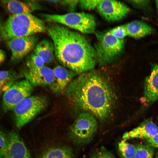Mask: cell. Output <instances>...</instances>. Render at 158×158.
Returning a JSON list of instances; mask_svg holds the SVG:
<instances>
[{"mask_svg":"<svg viewBox=\"0 0 158 158\" xmlns=\"http://www.w3.org/2000/svg\"><path fill=\"white\" fill-rule=\"evenodd\" d=\"M65 90L76 108L101 120L106 119L113 110L116 101L114 92L104 77L96 71L81 73Z\"/></svg>","mask_w":158,"mask_h":158,"instance_id":"cell-1","label":"cell"},{"mask_svg":"<svg viewBox=\"0 0 158 158\" xmlns=\"http://www.w3.org/2000/svg\"><path fill=\"white\" fill-rule=\"evenodd\" d=\"M53 23L47 26V31L53 41L59 62L77 74L94 68L97 63L96 53L88 39L65 26Z\"/></svg>","mask_w":158,"mask_h":158,"instance_id":"cell-2","label":"cell"},{"mask_svg":"<svg viewBox=\"0 0 158 158\" xmlns=\"http://www.w3.org/2000/svg\"><path fill=\"white\" fill-rule=\"evenodd\" d=\"M47 30L42 19L31 13L11 15L3 25L1 38L7 41L12 38L34 35Z\"/></svg>","mask_w":158,"mask_h":158,"instance_id":"cell-3","label":"cell"},{"mask_svg":"<svg viewBox=\"0 0 158 158\" xmlns=\"http://www.w3.org/2000/svg\"><path fill=\"white\" fill-rule=\"evenodd\" d=\"M41 15L42 17L47 21L59 23L83 33H93L96 28V21L94 16L83 12Z\"/></svg>","mask_w":158,"mask_h":158,"instance_id":"cell-4","label":"cell"},{"mask_svg":"<svg viewBox=\"0 0 158 158\" xmlns=\"http://www.w3.org/2000/svg\"><path fill=\"white\" fill-rule=\"evenodd\" d=\"M97 42L94 47L97 63L104 64L112 63L117 59L122 54L124 47L123 40H120L108 31L96 33Z\"/></svg>","mask_w":158,"mask_h":158,"instance_id":"cell-5","label":"cell"},{"mask_svg":"<svg viewBox=\"0 0 158 158\" xmlns=\"http://www.w3.org/2000/svg\"><path fill=\"white\" fill-rule=\"evenodd\" d=\"M47 105V98L42 96H30L22 100L12 110L16 127L19 129L22 127L44 109Z\"/></svg>","mask_w":158,"mask_h":158,"instance_id":"cell-6","label":"cell"},{"mask_svg":"<svg viewBox=\"0 0 158 158\" xmlns=\"http://www.w3.org/2000/svg\"><path fill=\"white\" fill-rule=\"evenodd\" d=\"M96 117L90 113L80 114L71 127L72 135L80 143H86L93 137L97 129Z\"/></svg>","mask_w":158,"mask_h":158,"instance_id":"cell-7","label":"cell"},{"mask_svg":"<svg viewBox=\"0 0 158 158\" xmlns=\"http://www.w3.org/2000/svg\"><path fill=\"white\" fill-rule=\"evenodd\" d=\"M34 86L27 80L16 81L3 95L2 107L5 112L13 109L22 100L30 96Z\"/></svg>","mask_w":158,"mask_h":158,"instance_id":"cell-8","label":"cell"},{"mask_svg":"<svg viewBox=\"0 0 158 158\" xmlns=\"http://www.w3.org/2000/svg\"><path fill=\"white\" fill-rule=\"evenodd\" d=\"M37 40L33 35L15 37L6 41L11 51V61L16 63L22 60L34 49Z\"/></svg>","mask_w":158,"mask_h":158,"instance_id":"cell-9","label":"cell"},{"mask_svg":"<svg viewBox=\"0 0 158 158\" xmlns=\"http://www.w3.org/2000/svg\"><path fill=\"white\" fill-rule=\"evenodd\" d=\"M97 8L100 15L105 19L112 22L121 20L129 11L126 5L115 0H101Z\"/></svg>","mask_w":158,"mask_h":158,"instance_id":"cell-10","label":"cell"},{"mask_svg":"<svg viewBox=\"0 0 158 158\" xmlns=\"http://www.w3.org/2000/svg\"><path fill=\"white\" fill-rule=\"evenodd\" d=\"M6 134L8 144L5 158H32L26 145L16 133L11 131Z\"/></svg>","mask_w":158,"mask_h":158,"instance_id":"cell-11","label":"cell"},{"mask_svg":"<svg viewBox=\"0 0 158 158\" xmlns=\"http://www.w3.org/2000/svg\"><path fill=\"white\" fill-rule=\"evenodd\" d=\"M24 75L34 86H50L54 82L55 76L53 69L44 66L37 69H28Z\"/></svg>","mask_w":158,"mask_h":158,"instance_id":"cell-12","label":"cell"},{"mask_svg":"<svg viewBox=\"0 0 158 158\" xmlns=\"http://www.w3.org/2000/svg\"><path fill=\"white\" fill-rule=\"evenodd\" d=\"M158 99V64L153 67L150 74L145 80L142 103L148 105Z\"/></svg>","mask_w":158,"mask_h":158,"instance_id":"cell-13","label":"cell"},{"mask_svg":"<svg viewBox=\"0 0 158 158\" xmlns=\"http://www.w3.org/2000/svg\"><path fill=\"white\" fill-rule=\"evenodd\" d=\"M53 69L55 79L50 86L51 89L56 93L64 91L77 73L60 65L56 66Z\"/></svg>","mask_w":158,"mask_h":158,"instance_id":"cell-14","label":"cell"},{"mask_svg":"<svg viewBox=\"0 0 158 158\" xmlns=\"http://www.w3.org/2000/svg\"><path fill=\"white\" fill-rule=\"evenodd\" d=\"M158 133V126L151 120L148 119L132 130L126 132L122 138L126 141L135 138L148 139Z\"/></svg>","mask_w":158,"mask_h":158,"instance_id":"cell-15","label":"cell"},{"mask_svg":"<svg viewBox=\"0 0 158 158\" xmlns=\"http://www.w3.org/2000/svg\"><path fill=\"white\" fill-rule=\"evenodd\" d=\"M1 3L11 15L31 13L40 7L39 3L35 1L3 0Z\"/></svg>","mask_w":158,"mask_h":158,"instance_id":"cell-16","label":"cell"},{"mask_svg":"<svg viewBox=\"0 0 158 158\" xmlns=\"http://www.w3.org/2000/svg\"><path fill=\"white\" fill-rule=\"evenodd\" d=\"M128 36L139 38L150 34L153 30L146 23L139 21H134L125 24Z\"/></svg>","mask_w":158,"mask_h":158,"instance_id":"cell-17","label":"cell"},{"mask_svg":"<svg viewBox=\"0 0 158 158\" xmlns=\"http://www.w3.org/2000/svg\"><path fill=\"white\" fill-rule=\"evenodd\" d=\"M54 48L53 44L47 40H43L36 45L34 54L41 57L45 63H51L54 59Z\"/></svg>","mask_w":158,"mask_h":158,"instance_id":"cell-18","label":"cell"},{"mask_svg":"<svg viewBox=\"0 0 158 158\" xmlns=\"http://www.w3.org/2000/svg\"><path fill=\"white\" fill-rule=\"evenodd\" d=\"M20 77V75L11 70L0 71V97Z\"/></svg>","mask_w":158,"mask_h":158,"instance_id":"cell-19","label":"cell"},{"mask_svg":"<svg viewBox=\"0 0 158 158\" xmlns=\"http://www.w3.org/2000/svg\"><path fill=\"white\" fill-rule=\"evenodd\" d=\"M38 158H73L71 150L65 146H56L44 151Z\"/></svg>","mask_w":158,"mask_h":158,"instance_id":"cell-20","label":"cell"},{"mask_svg":"<svg viewBox=\"0 0 158 158\" xmlns=\"http://www.w3.org/2000/svg\"><path fill=\"white\" fill-rule=\"evenodd\" d=\"M119 151L123 158H134L136 152V147L123 140L118 144Z\"/></svg>","mask_w":158,"mask_h":158,"instance_id":"cell-21","label":"cell"},{"mask_svg":"<svg viewBox=\"0 0 158 158\" xmlns=\"http://www.w3.org/2000/svg\"><path fill=\"white\" fill-rule=\"evenodd\" d=\"M154 153L153 147L149 145H139L136 147L134 158H152Z\"/></svg>","mask_w":158,"mask_h":158,"instance_id":"cell-22","label":"cell"},{"mask_svg":"<svg viewBox=\"0 0 158 158\" xmlns=\"http://www.w3.org/2000/svg\"><path fill=\"white\" fill-rule=\"evenodd\" d=\"M45 63L40 56L32 54L28 57L26 61V64L28 69L39 68L44 66Z\"/></svg>","mask_w":158,"mask_h":158,"instance_id":"cell-23","label":"cell"},{"mask_svg":"<svg viewBox=\"0 0 158 158\" xmlns=\"http://www.w3.org/2000/svg\"><path fill=\"white\" fill-rule=\"evenodd\" d=\"M108 32L115 37L120 40H123L128 36L124 25L115 27L109 30Z\"/></svg>","mask_w":158,"mask_h":158,"instance_id":"cell-24","label":"cell"},{"mask_svg":"<svg viewBox=\"0 0 158 158\" xmlns=\"http://www.w3.org/2000/svg\"><path fill=\"white\" fill-rule=\"evenodd\" d=\"M89 158H116L112 153L103 147L94 152Z\"/></svg>","mask_w":158,"mask_h":158,"instance_id":"cell-25","label":"cell"},{"mask_svg":"<svg viewBox=\"0 0 158 158\" xmlns=\"http://www.w3.org/2000/svg\"><path fill=\"white\" fill-rule=\"evenodd\" d=\"M101 0H83L79 1L80 8L85 10H92L97 7Z\"/></svg>","mask_w":158,"mask_h":158,"instance_id":"cell-26","label":"cell"},{"mask_svg":"<svg viewBox=\"0 0 158 158\" xmlns=\"http://www.w3.org/2000/svg\"><path fill=\"white\" fill-rule=\"evenodd\" d=\"M8 144L6 133L0 130V158H5Z\"/></svg>","mask_w":158,"mask_h":158,"instance_id":"cell-27","label":"cell"},{"mask_svg":"<svg viewBox=\"0 0 158 158\" xmlns=\"http://www.w3.org/2000/svg\"><path fill=\"white\" fill-rule=\"evenodd\" d=\"M78 0H57V3L66 6L71 11H74L78 4Z\"/></svg>","mask_w":158,"mask_h":158,"instance_id":"cell-28","label":"cell"},{"mask_svg":"<svg viewBox=\"0 0 158 158\" xmlns=\"http://www.w3.org/2000/svg\"><path fill=\"white\" fill-rule=\"evenodd\" d=\"M147 142L148 145L152 147L158 148V133L147 139Z\"/></svg>","mask_w":158,"mask_h":158,"instance_id":"cell-29","label":"cell"},{"mask_svg":"<svg viewBox=\"0 0 158 158\" xmlns=\"http://www.w3.org/2000/svg\"><path fill=\"white\" fill-rule=\"evenodd\" d=\"M130 3L135 6H144L147 2V1H129Z\"/></svg>","mask_w":158,"mask_h":158,"instance_id":"cell-30","label":"cell"},{"mask_svg":"<svg viewBox=\"0 0 158 158\" xmlns=\"http://www.w3.org/2000/svg\"><path fill=\"white\" fill-rule=\"evenodd\" d=\"M5 58V53L3 50L0 48V64L4 61Z\"/></svg>","mask_w":158,"mask_h":158,"instance_id":"cell-31","label":"cell"},{"mask_svg":"<svg viewBox=\"0 0 158 158\" xmlns=\"http://www.w3.org/2000/svg\"><path fill=\"white\" fill-rule=\"evenodd\" d=\"M3 24L2 23V21L1 18L0 17V40L1 39V28Z\"/></svg>","mask_w":158,"mask_h":158,"instance_id":"cell-32","label":"cell"},{"mask_svg":"<svg viewBox=\"0 0 158 158\" xmlns=\"http://www.w3.org/2000/svg\"><path fill=\"white\" fill-rule=\"evenodd\" d=\"M156 3L158 11V0H157L156 1Z\"/></svg>","mask_w":158,"mask_h":158,"instance_id":"cell-33","label":"cell"},{"mask_svg":"<svg viewBox=\"0 0 158 158\" xmlns=\"http://www.w3.org/2000/svg\"><path fill=\"white\" fill-rule=\"evenodd\" d=\"M157 158H158V153L157 154Z\"/></svg>","mask_w":158,"mask_h":158,"instance_id":"cell-34","label":"cell"}]
</instances>
